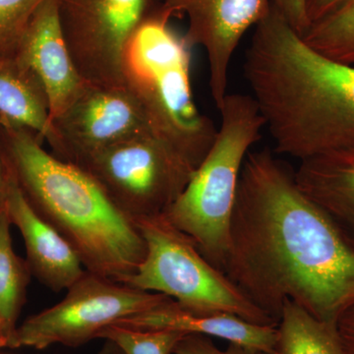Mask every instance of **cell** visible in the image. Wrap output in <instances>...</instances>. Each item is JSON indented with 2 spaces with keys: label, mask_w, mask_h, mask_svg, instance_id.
Segmentation results:
<instances>
[{
  "label": "cell",
  "mask_w": 354,
  "mask_h": 354,
  "mask_svg": "<svg viewBox=\"0 0 354 354\" xmlns=\"http://www.w3.org/2000/svg\"><path fill=\"white\" fill-rule=\"evenodd\" d=\"M51 153L71 164L136 135L152 132L143 104L127 83L86 82L71 104L51 120Z\"/></svg>",
  "instance_id": "cell-10"
},
{
  "label": "cell",
  "mask_w": 354,
  "mask_h": 354,
  "mask_svg": "<svg viewBox=\"0 0 354 354\" xmlns=\"http://www.w3.org/2000/svg\"><path fill=\"white\" fill-rule=\"evenodd\" d=\"M295 174L354 250V147L302 160Z\"/></svg>",
  "instance_id": "cell-15"
},
{
  "label": "cell",
  "mask_w": 354,
  "mask_h": 354,
  "mask_svg": "<svg viewBox=\"0 0 354 354\" xmlns=\"http://www.w3.org/2000/svg\"><path fill=\"white\" fill-rule=\"evenodd\" d=\"M337 330L348 354H354V306L337 321Z\"/></svg>",
  "instance_id": "cell-25"
},
{
  "label": "cell",
  "mask_w": 354,
  "mask_h": 354,
  "mask_svg": "<svg viewBox=\"0 0 354 354\" xmlns=\"http://www.w3.org/2000/svg\"><path fill=\"white\" fill-rule=\"evenodd\" d=\"M184 335L176 330H138L111 325L102 330L97 339L113 342L124 354H174Z\"/></svg>",
  "instance_id": "cell-20"
},
{
  "label": "cell",
  "mask_w": 354,
  "mask_h": 354,
  "mask_svg": "<svg viewBox=\"0 0 354 354\" xmlns=\"http://www.w3.org/2000/svg\"><path fill=\"white\" fill-rule=\"evenodd\" d=\"M348 1L349 0H305V13L308 27L334 12Z\"/></svg>",
  "instance_id": "cell-24"
},
{
  "label": "cell",
  "mask_w": 354,
  "mask_h": 354,
  "mask_svg": "<svg viewBox=\"0 0 354 354\" xmlns=\"http://www.w3.org/2000/svg\"><path fill=\"white\" fill-rule=\"evenodd\" d=\"M134 223L145 241L146 256L136 272L120 283L167 295L188 311L234 314L259 325L278 324L209 263L164 214Z\"/></svg>",
  "instance_id": "cell-6"
},
{
  "label": "cell",
  "mask_w": 354,
  "mask_h": 354,
  "mask_svg": "<svg viewBox=\"0 0 354 354\" xmlns=\"http://www.w3.org/2000/svg\"><path fill=\"white\" fill-rule=\"evenodd\" d=\"M16 55L43 84L50 102V120L71 104L86 83L65 39L57 0H44L37 9Z\"/></svg>",
  "instance_id": "cell-13"
},
{
  "label": "cell",
  "mask_w": 354,
  "mask_h": 354,
  "mask_svg": "<svg viewBox=\"0 0 354 354\" xmlns=\"http://www.w3.org/2000/svg\"><path fill=\"white\" fill-rule=\"evenodd\" d=\"M66 290L62 301L18 326L8 348L44 349L53 344L77 348L97 339L109 326L169 299L88 271Z\"/></svg>",
  "instance_id": "cell-8"
},
{
  "label": "cell",
  "mask_w": 354,
  "mask_h": 354,
  "mask_svg": "<svg viewBox=\"0 0 354 354\" xmlns=\"http://www.w3.org/2000/svg\"><path fill=\"white\" fill-rule=\"evenodd\" d=\"M0 118L27 127L41 141L50 143L53 138L48 95L17 55L0 57Z\"/></svg>",
  "instance_id": "cell-16"
},
{
  "label": "cell",
  "mask_w": 354,
  "mask_h": 354,
  "mask_svg": "<svg viewBox=\"0 0 354 354\" xmlns=\"http://www.w3.org/2000/svg\"><path fill=\"white\" fill-rule=\"evenodd\" d=\"M272 6V0H164L158 9L169 19L186 17L184 38L191 46L206 51L209 85L216 108L228 94V77L235 50L251 28Z\"/></svg>",
  "instance_id": "cell-11"
},
{
  "label": "cell",
  "mask_w": 354,
  "mask_h": 354,
  "mask_svg": "<svg viewBox=\"0 0 354 354\" xmlns=\"http://www.w3.org/2000/svg\"><path fill=\"white\" fill-rule=\"evenodd\" d=\"M115 325L138 330H176L249 346L270 354H278V324L259 325L230 313H199L181 308L171 299Z\"/></svg>",
  "instance_id": "cell-14"
},
{
  "label": "cell",
  "mask_w": 354,
  "mask_h": 354,
  "mask_svg": "<svg viewBox=\"0 0 354 354\" xmlns=\"http://www.w3.org/2000/svg\"><path fill=\"white\" fill-rule=\"evenodd\" d=\"M0 348H6V341H4L1 334H0Z\"/></svg>",
  "instance_id": "cell-28"
},
{
  "label": "cell",
  "mask_w": 354,
  "mask_h": 354,
  "mask_svg": "<svg viewBox=\"0 0 354 354\" xmlns=\"http://www.w3.org/2000/svg\"><path fill=\"white\" fill-rule=\"evenodd\" d=\"M4 152L35 209L73 247L88 272L121 283L146 243L134 221L81 167L46 152L36 133L0 118Z\"/></svg>",
  "instance_id": "cell-3"
},
{
  "label": "cell",
  "mask_w": 354,
  "mask_h": 354,
  "mask_svg": "<svg viewBox=\"0 0 354 354\" xmlns=\"http://www.w3.org/2000/svg\"><path fill=\"white\" fill-rule=\"evenodd\" d=\"M174 354H270L241 344H228L225 349L218 348L211 337L201 335H185L177 344Z\"/></svg>",
  "instance_id": "cell-22"
},
{
  "label": "cell",
  "mask_w": 354,
  "mask_h": 354,
  "mask_svg": "<svg viewBox=\"0 0 354 354\" xmlns=\"http://www.w3.org/2000/svg\"><path fill=\"white\" fill-rule=\"evenodd\" d=\"M11 221L0 205V334L8 348L17 329V319L24 304L30 271L27 261L15 253L11 239Z\"/></svg>",
  "instance_id": "cell-18"
},
{
  "label": "cell",
  "mask_w": 354,
  "mask_h": 354,
  "mask_svg": "<svg viewBox=\"0 0 354 354\" xmlns=\"http://www.w3.org/2000/svg\"><path fill=\"white\" fill-rule=\"evenodd\" d=\"M99 354H124L121 351V349L118 348L116 344H114L113 342L106 341V344L102 346V351H100Z\"/></svg>",
  "instance_id": "cell-27"
},
{
  "label": "cell",
  "mask_w": 354,
  "mask_h": 354,
  "mask_svg": "<svg viewBox=\"0 0 354 354\" xmlns=\"http://www.w3.org/2000/svg\"><path fill=\"white\" fill-rule=\"evenodd\" d=\"M157 9L128 44L124 77L145 109L151 130L197 169L218 132L198 109L191 85V50Z\"/></svg>",
  "instance_id": "cell-4"
},
{
  "label": "cell",
  "mask_w": 354,
  "mask_h": 354,
  "mask_svg": "<svg viewBox=\"0 0 354 354\" xmlns=\"http://www.w3.org/2000/svg\"><path fill=\"white\" fill-rule=\"evenodd\" d=\"M225 274L277 323L286 301L337 324L354 306V250L269 149L242 167Z\"/></svg>",
  "instance_id": "cell-1"
},
{
  "label": "cell",
  "mask_w": 354,
  "mask_h": 354,
  "mask_svg": "<svg viewBox=\"0 0 354 354\" xmlns=\"http://www.w3.org/2000/svg\"><path fill=\"white\" fill-rule=\"evenodd\" d=\"M272 6L281 13L300 35H304L308 28L305 0H272Z\"/></svg>",
  "instance_id": "cell-23"
},
{
  "label": "cell",
  "mask_w": 354,
  "mask_h": 354,
  "mask_svg": "<svg viewBox=\"0 0 354 354\" xmlns=\"http://www.w3.org/2000/svg\"><path fill=\"white\" fill-rule=\"evenodd\" d=\"M6 179V158L4 152L3 137H2V128L0 124V205L3 201L4 187Z\"/></svg>",
  "instance_id": "cell-26"
},
{
  "label": "cell",
  "mask_w": 354,
  "mask_h": 354,
  "mask_svg": "<svg viewBox=\"0 0 354 354\" xmlns=\"http://www.w3.org/2000/svg\"><path fill=\"white\" fill-rule=\"evenodd\" d=\"M243 73L274 153L309 158L354 147V66L326 57L274 6L256 25Z\"/></svg>",
  "instance_id": "cell-2"
},
{
  "label": "cell",
  "mask_w": 354,
  "mask_h": 354,
  "mask_svg": "<svg viewBox=\"0 0 354 354\" xmlns=\"http://www.w3.org/2000/svg\"><path fill=\"white\" fill-rule=\"evenodd\" d=\"M278 354H348L337 324L324 322L286 301L278 322Z\"/></svg>",
  "instance_id": "cell-17"
},
{
  "label": "cell",
  "mask_w": 354,
  "mask_h": 354,
  "mask_svg": "<svg viewBox=\"0 0 354 354\" xmlns=\"http://www.w3.org/2000/svg\"><path fill=\"white\" fill-rule=\"evenodd\" d=\"M302 38L326 57L354 66V0L310 25Z\"/></svg>",
  "instance_id": "cell-19"
},
{
  "label": "cell",
  "mask_w": 354,
  "mask_h": 354,
  "mask_svg": "<svg viewBox=\"0 0 354 354\" xmlns=\"http://www.w3.org/2000/svg\"><path fill=\"white\" fill-rule=\"evenodd\" d=\"M162 1H164V0H156V2H157L158 4L162 3Z\"/></svg>",
  "instance_id": "cell-29"
},
{
  "label": "cell",
  "mask_w": 354,
  "mask_h": 354,
  "mask_svg": "<svg viewBox=\"0 0 354 354\" xmlns=\"http://www.w3.org/2000/svg\"><path fill=\"white\" fill-rule=\"evenodd\" d=\"M73 165L87 172L133 221L162 215L196 171L176 148L151 131L106 147Z\"/></svg>",
  "instance_id": "cell-7"
},
{
  "label": "cell",
  "mask_w": 354,
  "mask_h": 354,
  "mask_svg": "<svg viewBox=\"0 0 354 354\" xmlns=\"http://www.w3.org/2000/svg\"><path fill=\"white\" fill-rule=\"evenodd\" d=\"M58 17L79 73L86 82L127 83L128 44L160 6L156 0H57Z\"/></svg>",
  "instance_id": "cell-9"
},
{
  "label": "cell",
  "mask_w": 354,
  "mask_h": 354,
  "mask_svg": "<svg viewBox=\"0 0 354 354\" xmlns=\"http://www.w3.org/2000/svg\"><path fill=\"white\" fill-rule=\"evenodd\" d=\"M44 0H0V57H15L32 15Z\"/></svg>",
  "instance_id": "cell-21"
},
{
  "label": "cell",
  "mask_w": 354,
  "mask_h": 354,
  "mask_svg": "<svg viewBox=\"0 0 354 354\" xmlns=\"http://www.w3.org/2000/svg\"><path fill=\"white\" fill-rule=\"evenodd\" d=\"M218 111L221 124L213 145L164 216L223 272L242 167L265 125L250 95L228 93Z\"/></svg>",
  "instance_id": "cell-5"
},
{
  "label": "cell",
  "mask_w": 354,
  "mask_h": 354,
  "mask_svg": "<svg viewBox=\"0 0 354 354\" xmlns=\"http://www.w3.org/2000/svg\"><path fill=\"white\" fill-rule=\"evenodd\" d=\"M3 203L11 225L24 239L30 271L43 285L59 292L85 274L87 270L73 247L27 199L7 158Z\"/></svg>",
  "instance_id": "cell-12"
}]
</instances>
